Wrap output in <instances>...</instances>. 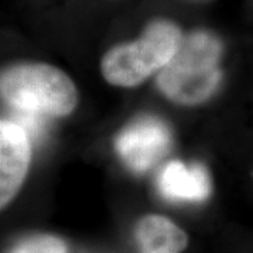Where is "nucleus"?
Segmentation results:
<instances>
[{"instance_id":"1","label":"nucleus","mask_w":253,"mask_h":253,"mask_svg":"<svg viewBox=\"0 0 253 253\" xmlns=\"http://www.w3.org/2000/svg\"><path fill=\"white\" fill-rule=\"evenodd\" d=\"M222 42L208 30H193L183 36L176 54L158 72L156 84L176 104L197 106L208 100L221 82Z\"/></svg>"},{"instance_id":"2","label":"nucleus","mask_w":253,"mask_h":253,"mask_svg":"<svg viewBox=\"0 0 253 253\" xmlns=\"http://www.w3.org/2000/svg\"><path fill=\"white\" fill-rule=\"evenodd\" d=\"M0 93L9 106L37 117L69 116L79 103L72 79L48 63H17L3 69Z\"/></svg>"},{"instance_id":"3","label":"nucleus","mask_w":253,"mask_h":253,"mask_svg":"<svg viewBox=\"0 0 253 253\" xmlns=\"http://www.w3.org/2000/svg\"><path fill=\"white\" fill-rule=\"evenodd\" d=\"M183 33L166 18L152 20L135 41L110 48L101 58L100 71L106 82L118 87H135L158 73L176 54Z\"/></svg>"},{"instance_id":"4","label":"nucleus","mask_w":253,"mask_h":253,"mask_svg":"<svg viewBox=\"0 0 253 253\" xmlns=\"http://www.w3.org/2000/svg\"><path fill=\"white\" fill-rule=\"evenodd\" d=\"M170 131L159 118L139 117L124 126L116 139L120 158L134 172L151 169L168 154Z\"/></svg>"},{"instance_id":"5","label":"nucleus","mask_w":253,"mask_h":253,"mask_svg":"<svg viewBox=\"0 0 253 253\" xmlns=\"http://www.w3.org/2000/svg\"><path fill=\"white\" fill-rule=\"evenodd\" d=\"M31 158L27 129L16 121L0 123V206L16 197L26 179Z\"/></svg>"},{"instance_id":"6","label":"nucleus","mask_w":253,"mask_h":253,"mask_svg":"<svg viewBox=\"0 0 253 253\" xmlns=\"http://www.w3.org/2000/svg\"><path fill=\"white\" fill-rule=\"evenodd\" d=\"M159 190L166 199L176 201H203L211 193V180L201 165L174 161L163 168L159 176Z\"/></svg>"},{"instance_id":"7","label":"nucleus","mask_w":253,"mask_h":253,"mask_svg":"<svg viewBox=\"0 0 253 253\" xmlns=\"http://www.w3.org/2000/svg\"><path fill=\"white\" fill-rule=\"evenodd\" d=\"M135 236L142 253H180L187 245V234L172 219L158 214L142 217L135 228Z\"/></svg>"},{"instance_id":"8","label":"nucleus","mask_w":253,"mask_h":253,"mask_svg":"<svg viewBox=\"0 0 253 253\" xmlns=\"http://www.w3.org/2000/svg\"><path fill=\"white\" fill-rule=\"evenodd\" d=\"M9 253H68L61 238L49 234L30 235L14 245Z\"/></svg>"}]
</instances>
